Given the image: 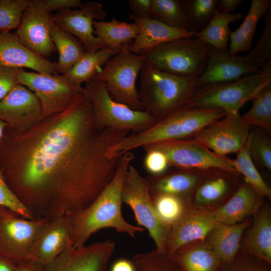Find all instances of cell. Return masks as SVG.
Returning a JSON list of instances; mask_svg holds the SVG:
<instances>
[{
    "label": "cell",
    "instance_id": "cell-1",
    "mask_svg": "<svg viewBox=\"0 0 271 271\" xmlns=\"http://www.w3.org/2000/svg\"><path fill=\"white\" fill-rule=\"evenodd\" d=\"M128 132L97 125L84 91L65 110L25 132L7 126L0 142V170L36 219L72 216L111 181L120 157H111L110 150Z\"/></svg>",
    "mask_w": 271,
    "mask_h": 271
},
{
    "label": "cell",
    "instance_id": "cell-2",
    "mask_svg": "<svg viewBox=\"0 0 271 271\" xmlns=\"http://www.w3.org/2000/svg\"><path fill=\"white\" fill-rule=\"evenodd\" d=\"M127 152L120 156L115 174L94 200L80 212L71 216V242L73 247H80L98 230L111 228L119 233L135 238L144 228L127 222L121 212L122 192L126 172L134 159Z\"/></svg>",
    "mask_w": 271,
    "mask_h": 271
},
{
    "label": "cell",
    "instance_id": "cell-3",
    "mask_svg": "<svg viewBox=\"0 0 271 271\" xmlns=\"http://www.w3.org/2000/svg\"><path fill=\"white\" fill-rule=\"evenodd\" d=\"M226 114L220 109L185 104L157 120L146 130L127 135L111 147L110 154L118 158L134 149L162 141L192 139L201 129Z\"/></svg>",
    "mask_w": 271,
    "mask_h": 271
},
{
    "label": "cell",
    "instance_id": "cell-4",
    "mask_svg": "<svg viewBox=\"0 0 271 271\" xmlns=\"http://www.w3.org/2000/svg\"><path fill=\"white\" fill-rule=\"evenodd\" d=\"M197 79L158 70L145 61L138 91L143 110L158 120L186 104L197 87Z\"/></svg>",
    "mask_w": 271,
    "mask_h": 271
},
{
    "label": "cell",
    "instance_id": "cell-5",
    "mask_svg": "<svg viewBox=\"0 0 271 271\" xmlns=\"http://www.w3.org/2000/svg\"><path fill=\"white\" fill-rule=\"evenodd\" d=\"M271 81V61L258 73L230 81L197 87L186 104L239 113L240 109Z\"/></svg>",
    "mask_w": 271,
    "mask_h": 271
},
{
    "label": "cell",
    "instance_id": "cell-6",
    "mask_svg": "<svg viewBox=\"0 0 271 271\" xmlns=\"http://www.w3.org/2000/svg\"><path fill=\"white\" fill-rule=\"evenodd\" d=\"M208 45L197 37L170 41L141 52L154 68L171 74L198 77L206 64Z\"/></svg>",
    "mask_w": 271,
    "mask_h": 271
},
{
    "label": "cell",
    "instance_id": "cell-7",
    "mask_svg": "<svg viewBox=\"0 0 271 271\" xmlns=\"http://www.w3.org/2000/svg\"><path fill=\"white\" fill-rule=\"evenodd\" d=\"M84 89L91 104L94 119L100 126L137 133L157 121L144 110L133 109L114 100L102 81L92 79L85 83Z\"/></svg>",
    "mask_w": 271,
    "mask_h": 271
},
{
    "label": "cell",
    "instance_id": "cell-8",
    "mask_svg": "<svg viewBox=\"0 0 271 271\" xmlns=\"http://www.w3.org/2000/svg\"><path fill=\"white\" fill-rule=\"evenodd\" d=\"M122 199V202L132 210L138 224L148 231L155 242L156 250L166 254L170 227L166 225L159 216L145 178L130 164L125 176Z\"/></svg>",
    "mask_w": 271,
    "mask_h": 271
},
{
    "label": "cell",
    "instance_id": "cell-9",
    "mask_svg": "<svg viewBox=\"0 0 271 271\" xmlns=\"http://www.w3.org/2000/svg\"><path fill=\"white\" fill-rule=\"evenodd\" d=\"M125 45L110 59L93 79L103 82L111 97L116 101L138 110H144L136 88L138 76L145 62L139 54Z\"/></svg>",
    "mask_w": 271,
    "mask_h": 271
},
{
    "label": "cell",
    "instance_id": "cell-10",
    "mask_svg": "<svg viewBox=\"0 0 271 271\" xmlns=\"http://www.w3.org/2000/svg\"><path fill=\"white\" fill-rule=\"evenodd\" d=\"M144 148L160 151L166 156L170 167L177 169L220 170L239 174L234 168L233 159L216 154L193 139L164 141Z\"/></svg>",
    "mask_w": 271,
    "mask_h": 271
},
{
    "label": "cell",
    "instance_id": "cell-11",
    "mask_svg": "<svg viewBox=\"0 0 271 271\" xmlns=\"http://www.w3.org/2000/svg\"><path fill=\"white\" fill-rule=\"evenodd\" d=\"M18 81L40 100L42 119L63 111L84 92V87L73 84L58 73L48 75L19 69Z\"/></svg>",
    "mask_w": 271,
    "mask_h": 271
},
{
    "label": "cell",
    "instance_id": "cell-12",
    "mask_svg": "<svg viewBox=\"0 0 271 271\" xmlns=\"http://www.w3.org/2000/svg\"><path fill=\"white\" fill-rule=\"evenodd\" d=\"M48 221L26 219L0 206V256L16 263L29 260L34 241Z\"/></svg>",
    "mask_w": 271,
    "mask_h": 271
},
{
    "label": "cell",
    "instance_id": "cell-13",
    "mask_svg": "<svg viewBox=\"0 0 271 271\" xmlns=\"http://www.w3.org/2000/svg\"><path fill=\"white\" fill-rule=\"evenodd\" d=\"M267 63L254 47L246 55L237 56L208 45L206 66L197 77V87L234 80L247 75L260 73Z\"/></svg>",
    "mask_w": 271,
    "mask_h": 271
},
{
    "label": "cell",
    "instance_id": "cell-14",
    "mask_svg": "<svg viewBox=\"0 0 271 271\" xmlns=\"http://www.w3.org/2000/svg\"><path fill=\"white\" fill-rule=\"evenodd\" d=\"M250 128L239 113H226L201 129L192 139L216 154L226 156L237 153L244 146Z\"/></svg>",
    "mask_w": 271,
    "mask_h": 271
},
{
    "label": "cell",
    "instance_id": "cell-15",
    "mask_svg": "<svg viewBox=\"0 0 271 271\" xmlns=\"http://www.w3.org/2000/svg\"><path fill=\"white\" fill-rule=\"evenodd\" d=\"M107 16L103 6L97 2L82 4L78 10L64 9L52 15V21L59 27L77 38L86 52L106 47L95 34L94 19L103 20Z\"/></svg>",
    "mask_w": 271,
    "mask_h": 271
},
{
    "label": "cell",
    "instance_id": "cell-16",
    "mask_svg": "<svg viewBox=\"0 0 271 271\" xmlns=\"http://www.w3.org/2000/svg\"><path fill=\"white\" fill-rule=\"evenodd\" d=\"M42 118V108L36 95L25 86L17 84L0 101V119L20 132L32 128Z\"/></svg>",
    "mask_w": 271,
    "mask_h": 271
},
{
    "label": "cell",
    "instance_id": "cell-17",
    "mask_svg": "<svg viewBox=\"0 0 271 271\" xmlns=\"http://www.w3.org/2000/svg\"><path fill=\"white\" fill-rule=\"evenodd\" d=\"M115 248L110 239L70 247L46 265L45 271H103Z\"/></svg>",
    "mask_w": 271,
    "mask_h": 271
},
{
    "label": "cell",
    "instance_id": "cell-18",
    "mask_svg": "<svg viewBox=\"0 0 271 271\" xmlns=\"http://www.w3.org/2000/svg\"><path fill=\"white\" fill-rule=\"evenodd\" d=\"M52 21L51 13L43 9L38 0H31L16 34L23 45L46 58L56 49L50 35Z\"/></svg>",
    "mask_w": 271,
    "mask_h": 271
},
{
    "label": "cell",
    "instance_id": "cell-19",
    "mask_svg": "<svg viewBox=\"0 0 271 271\" xmlns=\"http://www.w3.org/2000/svg\"><path fill=\"white\" fill-rule=\"evenodd\" d=\"M71 232V216L49 220L34 241L30 260L45 266L72 247Z\"/></svg>",
    "mask_w": 271,
    "mask_h": 271
},
{
    "label": "cell",
    "instance_id": "cell-20",
    "mask_svg": "<svg viewBox=\"0 0 271 271\" xmlns=\"http://www.w3.org/2000/svg\"><path fill=\"white\" fill-rule=\"evenodd\" d=\"M217 223L214 211L192 212L187 210L181 219L170 227L166 254L169 255L192 242H203Z\"/></svg>",
    "mask_w": 271,
    "mask_h": 271
},
{
    "label": "cell",
    "instance_id": "cell-21",
    "mask_svg": "<svg viewBox=\"0 0 271 271\" xmlns=\"http://www.w3.org/2000/svg\"><path fill=\"white\" fill-rule=\"evenodd\" d=\"M0 65L27 68L48 75L57 73L56 63L31 51L21 42L16 33H0Z\"/></svg>",
    "mask_w": 271,
    "mask_h": 271
},
{
    "label": "cell",
    "instance_id": "cell-22",
    "mask_svg": "<svg viewBox=\"0 0 271 271\" xmlns=\"http://www.w3.org/2000/svg\"><path fill=\"white\" fill-rule=\"evenodd\" d=\"M129 18L140 27V33L128 45L129 51L137 54L170 41L195 36L187 29L170 27L153 18Z\"/></svg>",
    "mask_w": 271,
    "mask_h": 271
},
{
    "label": "cell",
    "instance_id": "cell-23",
    "mask_svg": "<svg viewBox=\"0 0 271 271\" xmlns=\"http://www.w3.org/2000/svg\"><path fill=\"white\" fill-rule=\"evenodd\" d=\"M145 178L151 194L164 193L175 195L185 200L194 191L202 180L206 171L180 170Z\"/></svg>",
    "mask_w": 271,
    "mask_h": 271
},
{
    "label": "cell",
    "instance_id": "cell-24",
    "mask_svg": "<svg viewBox=\"0 0 271 271\" xmlns=\"http://www.w3.org/2000/svg\"><path fill=\"white\" fill-rule=\"evenodd\" d=\"M261 197L244 182L223 205L214 210L217 222L234 224L244 221L246 217L256 212L261 204Z\"/></svg>",
    "mask_w": 271,
    "mask_h": 271
},
{
    "label": "cell",
    "instance_id": "cell-25",
    "mask_svg": "<svg viewBox=\"0 0 271 271\" xmlns=\"http://www.w3.org/2000/svg\"><path fill=\"white\" fill-rule=\"evenodd\" d=\"M248 221L228 224L218 222L209 234L207 245L222 263H230L236 257L242 235Z\"/></svg>",
    "mask_w": 271,
    "mask_h": 271
},
{
    "label": "cell",
    "instance_id": "cell-26",
    "mask_svg": "<svg viewBox=\"0 0 271 271\" xmlns=\"http://www.w3.org/2000/svg\"><path fill=\"white\" fill-rule=\"evenodd\" d=\"M270 0H252L248 13L240 26L230 34L229 49L231 55L250 51L257 24L270 10Z\"/></svg>",
    "mask_w": 271,
    "mask_h": 271
},
{
    "label": "cell",
    "instance_id": "cell-27",
    "mask_svg": "<svg viewBox=\"0 0 271 271\" xmlns=\"http://www.w3.org/2000/svg\"><path fill=\"white\" fill-rule=\"evenodd\" d=\"M167 256L181 271H219L221 264L207 244L184 246Z\"/></svg>",
    "mask_w": 271,
    "mask_h": 271
},
{
    "label": "cell",
    "instance_id": "cell-28",
    "mask_svg": "<svg viewBox=\"0 0 271 271\" xmlns=\"http://www.w3.org/2000/svg\"><path fill=\"white\" fill-rule=\"evenodd\" d=\"M93 28L95 36L106 47L118 51L133 41L140 31L138 24L115 18L109 21H94Z\"/></svg>",
    "mask_w": 271,
    "mask_h": 271
},
{
    "label": "cell",
    "instance_id": "cell-29",
    "mask_svg": "<svg viewBox=\"0 0 271 271\" xmlns=\"http://www.w3.org/2000/svg\"><path fill=\"white\" fill-rule=\"evenodd\" d=\"M120 51L105 47L85 54L66 72L63 74L73 84L81 86L94 78L101 67Z\"/></svg>",
    "mask_w": 271,
    "mask_h": 271
},
{
    "label": "cell",
    "instance_id": "cell-30",
    "mask_svg": "<svg viewBox=\"0 0 271 271\" xmlns=\"http://www.w3.org/2000/svg\"><path fill=\"white\" fill-rule=\"evenodd\" d=\"M50 35L59 53L57 73L64 74L86 52L81 42L52 21Z\"/></svg>",
    "mask_w": 271,
    "mask_h": 271
},
{
    "label": "cell",
    "instance_id": "cell-31",
    "mask_svg": "<svg viewBox=\"0 0 271 271\" xmlns=\"http://www.w3.org/2000/svg\"><path fill=\"white\" fill-rule=\"evenodd\" d=\"M246 246L253 257L271 263V218L268 210L256 217L246 240Z\"/></svg>",
    "mask_w": 271,
    "mask_h": 271
},
{
    "label": "cell",
    "instance_id": "cell-32",
    "mask_svg": "<svg viewBox=\"0 0 271 271\" xmlns=\"http://www.w3.org/2000/svg\"><path fill=\"white\" fill-rule=\"evenodd\" d=\"M243 14L225 13L217 10L207 26L195 36L208 46L222 51H228L227 45L231 31L229 25L239 21Z\"/></svg>",
    "mask_w": 271,
    "mask_h": 271
},
{
    "label": "cell",
    "instance_id": "cell-33",
    "mask_svg": "<svg viewBox=\"0 0 271 271\" xmlns=\"http://www.w3.org/2000/svg\"><path fill=\"white\" fill-rule=\"evenodd\" d=\"M209 175L210 177L201 180L194 191L195 202L198 205L212 204L225 197L231 190L230 176L235 174L220 170H211Z\"/></svg>",
    "mask_w": 271,
    "mask_h": 271
},
{
    "label": "cell",
    "instance_id": "cell-34",
    "mask_svg": "<svg viewBox=\"0 0 271 271\" xmlns=\"http://www.w3.org/2000/svg\"><path fill=\"white\" fill-rule=\"evenodd\" d=\"M250 108L240 116L250 127H258L267 133L271 131V81L252 98Z\"/></svg>",
    "mask_w": 271,
    "mask_h": 271
},
{
    "label": "cell",
    "instance_id": "cell-35",
    "mask_svg": "<svg viewBox=\"0 0 271 271\" xmlns=\"http://www.w3.org/2000/svg\"><path fill=\"white\" fill-rule=\"evenodd\" d=\"M250 133L244 146L237 153L233 160L236 172L241 174L248 184L260 196L270 199L271 190L257 171L249 153Z\"/></svg>",
    "mask_w": 271,
    "mask_h": 271
},
{
    "label": "cell",
    "instance_id": "cell-36",
    "mask_svg": "<svg viewBox=\"0 0 271 271\" xmlns=\"http://www.w3.org/2000/svg\"><path fill=\"white\" fill-rule=\"evenodd\" d=\"M186 29L195 33L203 30L217 10L218 0H182Z\"/></svg>",
    "mask_w": 271,
    "mask_h": 271
},
{
    "label": "cell",
    "instance_id": "cell-37",
    "mask_svg": "<svg viewBox=\"0 0 271 271\" xmlns=\"http://www.w3.org/2000/svg\"><path fill=\"white\" fill-rule=\"evenodd\" d=\"M151 17L170 27L186 29L182 0H152Z\"/></svg>",
    "mask_w": 271,
    "mask_h": 271
},
{
    "label": "cell",
    "instance_id": "cell-38",
    "mask_svg": "<svg viewBox=\"0 0 271 271\" xmlns=\"http://www.w3.org/2000/svg\"><path fill=\"white\" fill-rule=\"evenodd\" d=\"M156 210L162 221L171 227L186 212L185 200L178 196L164 193L151 194Z\"/></svg>",
    "mask_w": 271,
    "mask_h": 271
},
{
    "label": "cell",
    "instance_id": "cell-39",
    "mask_svg": "<svg viewBox=\"0 0 271 271\" xmlns=\"http://www.w3.org/2000/svg\"><path fill=\"white\" fill-rule=\"evenodd\" d=\"M31 3V0H0V33L17 29Z\"/></svg>",
    "mask_w": 271,
    "mask_h": 271
},
{
    "label": "cell",
    "instance_id": "cell-40",
    "mask_svg": "<svg viewBox=\"0 0 271 271\" xmlns=\"http://www.w3.org/2000/svg\"><path fill=\"white\" fill-rule=\"evenodd\" d=\"M261 128L250 132L249 153L255 165L271 170V140Z\"/></svg>",
    "mask_w": 271,
    "mask_h": 271
},
{
    "label": "cell",
    "instance_id": "cell-41",
    "mask_svg": "<svg viewBox=\"0 0 271 271\" xmlns=\"http://www.w3.org/2000/svg\"><path fill=\"white\" fill-rule=\"evenodd\" d=\"M0 206L8 208L23 217L36 219L32 213L20 201L6 183L0 170Z\"/></svg>",
    "mask_w": 271,
    "mask_h": 271
},
{
    "label": "cell",
    "instance_id": "cell-42",
    "mask_svg": "<svg viewBox=\"0 0 271 271\" xmlns=\"http://www.w3.org/2000/svg\"><path fill=\"white\" fill-rule=\"evenodd\" d=\"M143 149L146 153L144 166L149 175L158 176L168 171L170 167L163 153L154 149L144 148Z\"/></svg>",
    "mask_w": 271,
    "mask_h": 271
},
{
    "label": "cell",
    "instance_id": "cell-43",
    "mask_svg": "<svg viewBox=\"0 0 271 271\" xmlns=\"http://www.w3.org/2000/svg\"><path fill=\"white\" fill-rule=\"evenodd\" d=\"M268 264L253 256V258L236 257L230 263H221L219 271H269Z\"/></svg>",
    "mask_w": 271,
    "mask_h": 271
},
{
    "label": "cell",
    "instance_id": "cell-44",
    "mask_svg": "<svg viewBox=\"0 0 271 271\" xmlns=\"http://www.w3.org/2000/svg\"><path fill=\"white\" fill-rule=\"evenodd\" d=\"M140 255L147 265L143 271H179L166 254L156 250Z\"/></svg>",
    "mask_w": 271,
    "mask_h": 271
},
{
    "label": "cell",
    "instance_id": "cell-45",
    "mask_svg": "<svg viewBox=\"0 0 271 271\" xmlns=\"http://www.w3.org/2000/svg\"><path fill=\"white\" fill-rule=\"evenodd\" d=\"M19 69L0 65V101L17 85Z\"/></svg>",
    "mask_w": 271,
    "mask_h": 271
},
{
    "label": "cell",
    "instance_id": "cell-46",
    "mask_svg": "<svg viewBox=\"0 0 271 271\" xmlns=\"http://www.w3.org/2000/svg\"><path fill=\"white\" fill-rule=\"evenodd\" d=\"M152 0H129L128 6L131 11L129 17L136 19L151 18Z\"/></svg>",
    "mask_w": 271,
    "mask_h": 271
},
{
    "label": "cell",
    "instance_id": "cell-47",
    "mask_svg": "<svg viewBox=\"0 0 271 271\" xmlns=\"http://www.w3.org/2000/svg\"><path fill=\"white\" fill-rule=\"evenodd\" d=\"M38 2L43 9L50 13L67 9L79 8L82 5L80 0H38Z\"/></svg>",
    "mask_w": 271,
    "mask_h": 271
},
{
    "label": "cell",
    "instance_id": "cell-48",
    "mask_svg": "<svg viewBox=\"0 0 271 271\" xmlns=\"http://www.w3.org/2000/svg\"><path fill=\"white\" fill-rule=\"evenodd\" d=\"M242 2L241 0H218L217 10L223 13H232Z\"/></svg>",
    "mask_w": 271,
    "mask_h": 271
},
{
    "label": "cell",
    "instance_id": "cell-49",
    "mask_svg": "<svg viewBox=\"0 0 271 271\" xmlns=\"http://www.w3.org/2000/svg\"><path fill=\"white\" fill-rule=\"evenodd\" d=\"M15 271H45L44 266L29 260L17 263Z\"/></svg>",
    "mask_w": 271,
    "mask_h": 271
},
{
    "label": "cell",
    "instance_id": "cell-50",
    "mask_svg": "<svg viewBox=\"0 0 271 271\" xmlns=\"http://www.w3.org/2000/svg\"><path fill=\"white\" fill-rule=\"evenodd\" d=\"M110 271H136L133 264L125 259L116 260L112 265Z\"/></svg>",
    "mask_w": 271,
    "mask_h": 271
},
{
    "label": "cell",
    "instance_id": "cell-51",
    "mask_svg": "<svg viewBox=\"0 0 271 271\" xmlns=\"http://www.w3.org/2000/svg\"><path fill=\"white\" fill-rule=\"evenodd\" d=\"M16 264L14 261L0 256V271H15Z\"/></svg>",
    "mask_w": 271,
    "mask_h": 271
},
{
    "label": "cell",
    "instance_id": "cell-52",
    "mask_svg": "<svg viewBox=\"0 0 271 271\" xmlns=\"http://www.w3.org/2000/svg\"><path fill=\"white\" fill-rule=\"evenodd\" d=\"M8 125L0 119V142L3 138L5 130Z\"/></svg>",
    "mask_w": 271,
    "mask_h": 271
}]
</instances>
